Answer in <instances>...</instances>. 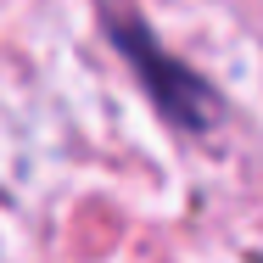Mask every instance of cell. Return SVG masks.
<instances>
[{
    "instance_id": "cell-1",
    "label": "cell",
    "mask_w": 263,
    "mask_h": 263,
    "mask_svg": "<svg viewBox=\"0 0 263 263\" xmlns=\"http://www.w3.org/2000/svg\"><path fill=\"white\" fill-rule=\"evenodd\" d=\"M96 11H101V34L112 40V51L135 67V79L146 84L152 106H157L174 129L208 135L213 123H218V96H213V84L196 73V67H185L179 56L162 51V40L146 28V17H140L129 0H96Z\"/></svg>"
}]
</instances>
